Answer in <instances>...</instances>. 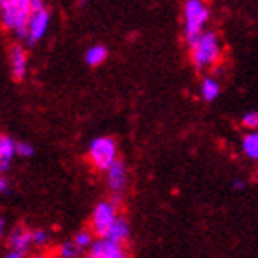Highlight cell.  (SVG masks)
<instances>
[{
	"label": "cell",
	"mask_w": 258,
	"mask_h": 258,
	"mask_svg": "<svg viewBox=\"0 0 258 258\" xmlns=\"http://www.w3.org/2000/svg\"><path fill=\"white\" fill-rule=\"evenodd\" d=\"M32 2L28 0H4L2 2V24L15 32L19 37H28V24L32 19Z\"/></svg>",
	"instance_id": "1"
},
{
	"label": "cell",
	"mask_w": 258,
	"mask_h": 258,
	"mask_svg": "<svg viewBox=\"0 0 258 258\" xmlns=\"http://www.w3.org/2000/svg\"><path fill=\"white\" fill-rule=\"evenodd\" d=\"M209 21V10L198 0H188L184 4V39L192 48L203 35L205 22Z\"/></svg>",
	"instance_id": "2"
},
{
	"label": "cell",
	"mask_w": 258,
	"mask_h": 258,
	"mask_svg": "<svg viewBox=\"0 0 258 258\" xmlns=\"http://www.w3.org/2000/svg\"><path fill=\"white\" fill-rule=\"evenodd\" d=\"M221 46L218 41V35L212 32H207L201 35L198 43L192 46V61L198 70H203L207 67H212L220 61Z\"/></svg>",
	"instance_id": "3"
},
{
	"label": "cell",
	"mask_w": 258,
	"mask_h": 258,
	"mask_svg": "<svg viewBox=\"0 0 258 258\" xmlns=\"http://www.w3.org/2000/svg\"><path fill=\"white\" fill-rule=\"evenodd\" d=\"M89 161L96 170H107L109 172V168L118 161L114 140L109 137H100V139L92 140L91 148H89Z\"/></svg>",
	"instance_id": "4"
},
{
	"label": "cell",
	"mask_w": 258,
	"mask_h": 258,
	"mask_svg": "<svg viewBox=\"0 0 258 258\" xmlns=\"http://www.w3.org/2000/svg\"><path fill=\"white\" fill-rule=\"evenodd\" d=\"M116 220H118L116 203L114 201H102L94 207V212H92V229L103 240L109 234L111 227L116 223Z\"/></svg>",
	"instance_id": "5"
},
{
	"label": "cell",
	"mask_w": 258,
	"mask_h": 258,
	"mask_svg": "<svg viewBox=\"0 0 258 258\" xmlns=\"http://www.w3.org/2000/svg\"><path fill=\"white\" fill-rule=\"evenodd\" d=\"M87 258H129L124 243H114L109 240H98L91 245Z\"/></svg>",
	"instance_id": "6"
},
{
	"label": "cell",
	"mask_w": 258,
	"mask_h": 258,
	"mask_svg": "<svg viewBox=\"0 0 258 258\" xmlns=\"http://www.w3.org/2000/svg\"><path fill=\"white\" fill-rule=\"evenodd\" d=\"M50 15L46 10H37L32 13V19H30V24H28V44H35L39 39L43 37L46 28H48Z\"/></svg>",
	"instance_id": "7"
},
{
	"label": "cell",
	"mask_w": 258,
	"mask_h": 258,
	"mask_svg": "<svg viewBox=\"0 0 258 258\" xmlns=\"http://www.w3.org/2000/svg\"><path fill=\"white\" fill-rule=\"evenodd\" d=\"M107 183H109V190L114 194V203H116L120 192L125 188V183H127V170H125V164L122 161H116L113 166L109 168Z\"/></svg>",
	"instance_id": "8"
},
{
	"label": "cell",
	"mask_w": 258,
	"mask_h": 258,
	"mask_svg": "<svg viewBox=\"0 0 258 258\" xmlns=\"http://www.w3.org/2000/svg\"><path fill=\"white\" fill-rule=\"evenodd\" d=\"M10 63H11V76L15 81H21L26 74V54L21 46L13 44L10 50Z\"/></svg>",
	"instance_id": "9"
},
{
	"label": "cell",
	"mask_w": 258,
	"mask_h": 258,
	"mask_svg": "<svg viewBox=\"0 0 258 258\" xmlns=\"http://www.w3.org/2000/svg\"><path fill=\"white\" fill-rule=\"evenodd\" d=\"M33 243V232L24 229H15L10 234V245L13 247V253L22 254Z\"/></svg>",
	"instance_id": "10"
},
{
	"label": "cell",
	"mask_w": 258,
	"mask_h": 258,
	"mask_svg": "<svg viewBox=\"0 0 258 258\" xmlns=\"http://www.w3.org/2000/svg\"><path fill=\"white\" fill-rule=\"evenodd\" d=\"M17 153V142L10 139V137H0V168L6 170L10 166L11 159Z\"/></svg>",
	"instance_id": "11"
},
{
	"label": "cell",
	"mask_w": 258,
	"mask_h": 258,
	"mask_svg": "<svg viewBox=\"0 0 258 258\" xmlns=\"http://www.w3.org/2000/svg\"><path fill=\"white\" fill-rule=\"evenodd\" d=\"M129 236V227H127V221L124 218H118L116 223L111 227V231L109 234L103 240H109V242H114V243H125Z\"/></svg>",
	"instance_id": "12"
},
{
	"label": "cell",
	"mask_w": 258,
	"mask_h": 258,
	"mask_svg": "<svg viewBox=\"0 0 258 258\" xmlns=\"http://www.w3.org/2000/svg\"><path fill=\"white\" fill-rule=\"evenodd\" d=\"M105 59H107V48L102 46V44H98V46H91V48L87 50V54H85L87 64L96 67V64L103 63Z\"/></svg>",
	"instance_id": "13"
},
{
	"label": "cell",
	"mask_w": 258,
	"mask_h": 258,
	"mask_svg": "<svg viewBox=\"0 0 258 258\" xmlns=\"http://www.w3.org/2000/svg\"><path fill=\"white\" fill-rule=\"evenodd\" d=\"M242 148H243V151H245V155H247L249 159L258 161V131H253V133L245 135Z\"/></svg>",
	"instance_id": "14"
},
{
	"label": "cell",
	"mask_w": 258,
	"mask_h": 258,
	"mask_svg": "<svg viewBox=\"0 0 258 258\" xmlns=\"http://www.w3.org/2000/svg\"><path fill=\"white\" fill-rule=\"evenodd\" d=\"M218 94H220V85L212 78H205L203 83H201V96H203V100L212 102V100L218 98Z\"/></svg>",
	"instance_id": "15"
},
{
	"label": "cell",
	"mask_w": 258,
	"mask_h": 258,
	"mask_svg": "<svg viewBox=\"0 0 258 258\" xmlns=\"http://www.w3.org/2000/svg\"><path fill=\"white\" fill-rule=\"evenodd\" d=\"M78 253H80V247H78L74 242H64L59 249L61 258H76Z\"/></svg>",
	"instance_id": "16"
},
{
	"label": "cell",
	"mask_w": 258,
	"mask_h": 258,
	"mask_svg": "<svg viewBox=\"0 0 258 258\" xmlns=\"http://www.w3.org/2000/svg\"><path fill=\"white\" fill-rule=\"evenodd\" d=\"M74 243L78 245V247H85V245H92V234L89 231H81L76 234L74 238Z\"/></svg>",
	"instance_id": "17"
},
{
	"label": "cell",
	"mask_w": 258,
	"mask_h": 258,
	"mask_svg": "<svg viewBox=\"0 0 258 258\" xmlns=\"http://www.w3.org/2000/svg\"><path fill=\"white\" fill-rule=\"evenodd\" d=\"M242 124L245 125V127L258 129V113H247L242 118Z\"/></svg>",
	"instance_id": "18"
},
{
	"label": "cell",
	"mask_w": 258,
	"mask_h": 258,
	"mask_svg": "<svg viewBox=\"0 0 258 258\" xmlns=\"http://www.w3.org/2000/svg\"><path fill=\"white\" fill-rule=\"evenodd\" d=\"M17 153H21L24 157H30L33 153V148L28 142H17Z\"/></svg>",
	"instance_id": "19"
},
{
	"label": "cell",
	"mask_w": 258,
	"mask_h": 258,
	"mask_svg": "<svg viewBox=\"0 0 258 258\" xmlns=\"http://www.w3.org/2000/svg\"><path fill=\"white\" fill-rule=\"evenodd\" d=\"M48 242V234L44 231H33V243H37V245H43V243Z\"/></svg>",
	"instance_id": "20"
},
{
	"label": "cell",
	"mask_w": 258,
	"mask_h": 258,
	"mask_svg": "<svg viewBox=\"0 0 258 258\" xmlns=\"http://www.w3.org/2000/svg\"><path fill=\"white\" fill-rule=\"evenodd\" d=\"M0 190H2V192H8V184H6V181H4V179H2V181H0Z\"/></svg>",
	"instance_id": "21"
},
{
	"label": "cell",
	"mask_w": 258,
	"mask_h": 258,
	"mask_svg": "<svg viewBox=\"0 0 258 258\" xmlns=\"http://www.w3.org/2000/svg\"><path fill=\"white\" fill-rule=\"evenodd\" d=\"M6 258H21V254H19V253H10Z\"/></svg>",
	"instance_id": "22"
},
{
	"label": "cell",
	"mask_w": 258,
	"mask_h": 258,
	"mask_svg": "<svg viewBox=\"0 0 258 258\" xmlns=\"http://www.w3.org/2000/svg\"><path fill=\"white\" fill-rule=\"evenodd\" d=\"M32 258H52L50 254H35V256H32Z\"/></svg>",
	"instance_id": "23"
},
{
	"label": "cell",
	"mask_w": 258,
	"mask_h": 258,
	"mask_svg": "<svg viewBox=\"0 0 258 258\" xmlns=\"http://www.w3.org/2000/svg\"><path fill=\"white\" fill-rule=\"evenodd\" d=\"M234 188H243V183H240V181H236V183H234Z\"/></svg>",
	"instance_id": "24"
}]
</instances>
